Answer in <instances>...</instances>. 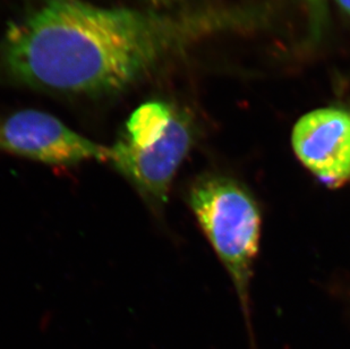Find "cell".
I'll return each mask as SVG.
<instances>
[{"mask_svg": "<svg viewBox=\"0 0 350 349\" xmlns=\"http://www.w3.org/2000/svg\"><path fill=\"white\" fill-rule=\"evenodd\" d=\"M219 23L172 14L44 0L0 39V79L70 96L120 92Z\"/></svg>", "mask_w": 350, "mask_h": 349, "instance_id": "obj_1", "label": "cell"}, {"mask_svg": "<svg viewBox=\"0 0 350 349\" xmlns=\"http://www.w3.org/2000/svg\"><path fill=\"white\" fill-rule=\"evenodd\" d=\"M189 207L248 307L253 266L261 237V212L244 185L221 174L198 178L189 188Z\"/></svg>", "mask_w": 350, "mask_h": 349, "instance_id": "obj_2", "label": "cell"}, {"mask_svg": "<svg viewBox=\"0 0 350 349\" xmlns=\"http://www.w3.org/2000/svg\"><path fill=\"white\" fill-rule=\"evenodd\" d=\"M0 152L67 167L110 158V148L84 138L55 116L34 109L0 114Z\"/></svg>", "mask_w": 350, "mask_h": 349, "instance_id": "obj_3", "label": "cell"}, {"mask_svg": "<svg viewBox=\"0 0 350 349\" xmlns=\"http://www.w3.org/2000/svg\"><path fill=\"white\" fill-rule=\"evenodd\" d=\"M195 140L192 119L182 110L161 139L146 148H136L122 139L110 146L109 161L129 179L152 208L161 210L177 170Z\"/></svg>", "mask_w": 350, "mask_h": 349, "instance_id": "obj_4", "label": "cell"}, {"mask_svg": "<svg viewBox=\"0 0 350 349\" xmlns=\"http://www.w3.org/2000/svg\"><path fill=\"white\" fill-rule=\"evenodd\" d=\"M291 144L299 161L329 188L350 181V112L337 107L305 114L293 129Z\"/></svg>", "mask_w": 350, "mask_h": 349, "instance_id": "obj_5", "label": "cell"}, {"mask_svg": "<svg viewBox=\"0 0 350 349\" xmlns=\"http://www.w3.org/2000/svg\"><path fill=\"white\" fill-rule=\"evenodd\" d=\"M178 109L163 101H148L132 112L126 122L125 140L136 148H146L165 135Z\"/></svg>", "mask_w": 350, "mask_h": 349, "instance_id": "obj_6", "label": "cell"}, {"mask_svg": "<svg viewBox=\"0 0 350 349\" xmlns=\"http://www.w3.org/2000/svg\"><path fill=\"white\" fill-rule=\"evenodd\" d=\"M308 7L311 34L314 38L320 36L327 17V0H304Z\"/></svg>", "mask_w": 350, "mask_h": 349, "instance_id": "obj_7", "label": "cell"}, {"mask_svg": "<svg viewBox=\"0 0 350 349\" xmlns=\"http://www.w3.org/2000/svg\"><path fill=\"white\" fill-rule=\"evenodd\" d=\"M148 1L157 8H162V7H170L175 3H182L184 0H148Z\"/></svg>", "mask_w": 350, "mask_h": 349, "instance_id": "obj_8", "label": "cell"}, {"mask_svg": "<svg viewBox=\"0 0 350 349\" xmlns=\"http://www.w3.org/2000/svg\"><path fill=\"white\" fill-rule=\"evenodd\" d=\"M341 10H344L346 15L350 18V0H336Z\"/></svg>", "mask_w": 350, "mask_h": 349, "instance_id": "obj_9", "label": "cell"}]
</instances>
